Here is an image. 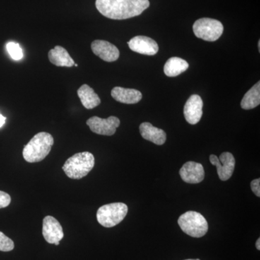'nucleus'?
I'll return each mask as SVG.
<instances>
[{"instance_id":"16","label":"nucleus","mask_w":260,"mask_h":260,"mask_svg":"<svg viewBox=\"0 0 260 260\" xmlns=\"http://www.w3.org/2000/svg\"><path fill=\"white\" fill-rule=\"evenodd\" d=\"M48 56L51 64L57 67L72 68L75 64V61L68 51L61 46H56L54 49H51Z\"/></svg>"},{"instance_id":"13","label":"nucleus","mask_w":260,"mask_h":260,"mask_svg":"<svg viewBox=\"0 0 260 260\" xmlns=\"http://www.w3.org/2000/svg\"><path fill=\"white\" fill-rule=\"evenodd\" d=\"M182 180L189 184H198L205 178V170L201 164L188 161L181 168L179 172Z\"/></svg>"},{"instance_id":"27","label":"nucleus","mask_w":260,"mask_h":260,"mask_svg":"<svg viewBox=\"0 0 260 260\" xmlns=\"http://www.w3.org/2000/svg\"><path fill=\"white\" fill-rule=\"evenodd\" d=\"M74 65H75V67H78V65L77 64H75Z\"/></svg>"},{"instance_id":"12","label":"nucleus","mask_w":260,"mask_h":260,"mask_svg":"<svg viewBox=\"0 0 260 260\" xmlns=\"http://www.w3.org/2000/svg\"><path fill=\"white\" fill-rule=\"evenodd\" d=\"M203 102L198 95H192L188 99L184 107V115L189 124H196L203 116Z\"/></svg>"},{"instance_id":"5","label":"nucleus","mask_w":260,"mask_h":260,"mask_svg":"<svg viewBox=\"0 0 260 260\" xmlns=\"http://www.w3.org/2000/svg\"><path fill=\"white\" fill-rule=\"evenodd\" d=\"M128 213L127 205L122 203H114L103 205L96 214L98 222L106 228H112L120 223Z\"/></svg>"},{"instance_id":"22","label":"nucleus","mask_w":260,"mask_h":260,"mask_svg":"<svg viewBox=\"0 0 260 260\" xmlns=\"http://www.w3.org/2000/svg\"><path fill=\"white\" fill-rule=\"evenodd\" d=\"M11 203L10 194L5 191H0V209L6 208Z\"/></svg>"},{"instance_id":"20","label":"nucleus","mask_w":260,"mask_h":260,"mask_svg":"<svg viewBox=\"0 0 260 260\" xmlns=\"http://www.w3.org/2000/svg\"><path fill=\"white\" fill-rule=\"evenodd\" d=\"M7 50L12 59L14 60H20L23 57V50L19 44L14 42H9L7 44Z\"/></svg>"},{"instance_id":"23","label":"nucleus","mask_w":260,"mask_h":260,"mask_svg":"<svg viewBox=\"0 0 260 260\" xmlns=\"http://www.w3.org/2000/svg\"><path fill=\"white\" fill-rule=\"evenodd\" d=\"M251 190L258 198L260 197V179H254L251 182Z\"/></svg>"},{"instance_id":"15","label":"nucleus","mask_w":260,"mask_h":260,"mask_svg":"<svg viewBox=\"0 0 260 260\" xmlns=\"http://www.w3.org/2000/svg\"><path fill=\"white\" fill-rule=\"evenodd\" d=\"M112 96L116 102L125 104H135L141 101L143 95L139 90L135 89L115 87L112 89Z\"/></svg>"},{"instance_id":"18","label":"nucleus","mask_w":260,"mask_h":260,"mask_svg":"<svg viewBox=\"0 0 260 260\" xmlns=\"http://www.w3.org/2000/svg\"><path fill=\"white\" fill-rule=\"evenodd\" d=\"M189 68L187 61L179 57H171L164 65V73L168 77H177Z\"/></svg>"},{"instance_id":"11","label":"nucleus","mask_w":260,"mask_h":260,"mask_svg":"<svg viewBox=\"0 0 260 260\" xmlns=\"http://www.w3.org/2000/svg\"><path fill=\"white\" fill-rule=\"evenodd\" d=\"M93 54L107 62H113L119 59V51L116 46L104 40H95L92 42Z\"/></svg>"},{"instance_id":"2","label":"nucleus","mask_w":260,"mask_h":260,"mask_svg":"<svg viewBox=\"0 0 260 260\" xmlns=\"http://www.w3.org/2000/svg\"><path fill=\"white\" fill-rule=\"evenodd\" d=\"M54 143V138L49 133L45 132L38 133L24 147V159L28 162L42 161L50 153Z\"/></svg>"},{"instance_id":"24","label":"nucleus","mask_w":260,"mask_h":260,"mask_svg":"<svg viewBox=\"0 0 260 260\" xmlns=\"http://www.w3.org/2000/svg\"><path fill=\"white\" fill-rule=\"evenodd\" d=\"M5 121H6V117H5L4 116H3L0 114V128L4 125L5 124Z\"/></svg>"},{"instance_id":"1","label":"nucleus","mask_w":260,"mask_h":260,"mask_svg":"<svg viewBox=\"0 0 260 260\" xmlns=\"http://www.w3.org/2000/svg\"><path fill=\"white\" fill-rule=\"evenodd\" d=\"M150 6L149 0H96L101 14L112 20H125L141 15Z\"/></svg>"},{"instance_id":"3","label":"nucleus","mask_w":260,"mask_h":260,"mask_svg":"<svg viewBox=\"0 0 260 260\" xmlns=\"http://www.w3.org/2000/svg\"><path fill=\"white\" fill-rule=\"evenodd\" d=\"M95 165V158L90 152L75 154L64 162L62 169L70 179H80L86 177Z\"/></svg>"},{"instance_id":"10","label":"nucleus","mask_w":260,"mask_h":260,"mask_svg":"<svg viewBox=\"0 0 260 260\" xmlns=\"http://www.w3.org/2000/svg\"><path fill=\"white\" fill-rule=\"evenodd\" d=\"M129 49L135 52L144 55L153 56L158 51V45L151 38L138 36L130 39L127 42Z\"/></svg>"},{"instance_id":"21","label":"nucleus","mask_w":260,"mask_h":260,"mask_svg":"<svg viewBox=\"0 0 260 260\" xmlns=\"http://www.w3.org/2000/svg\"><path fill=\"white\" fill-rule=\"evenodd\" d=\"M14 247L13 241L5 236L3 232H0V251H10L13 250Z\"/></svg>"},{"instance_id":"8","label":"nucleus","mask_w":260,"mask_h":260,"mask_svg":"<svg viewBox=\"0 0 260 260\" xmlns=\"http://www.w3.org/2000/svg\"><path fill=\"white\" fill-rule=\"evenodd\" d=\"M210 161L217 167L218 177L221 181H227L232 177L235 169V158L232 153L225 152L220 155H210Z\"/></svg>"},{"instance_id":"17","label":"nucleus","mask_w":260,"mask_h":260,"mask_svg":"<svg viewBox=\"0 0 260 260\" xmlns=\"http://www.w3.org/2000/svg\"><path fill=\"white\" fill-rule=\"evenodd\" d=\"M78 95L85 109H93L100 105V98L95 93L93 89L86 84L81 85L78 89Z\"/></svg>"},{"instance_id":"19","label":"nucleus","mask_w":260,"mask_h":260,"mask_svg":"<svg viewBox=\"0 0 260 260\" xmlns=\"http://www.w3.org/2000/svg\"><path fill=\"white\" fill-rule=\"evenodd\" d=\"M259 104L260 82H258L244 95L241 102V107L243 109L249 110L258 107Z\"/></svg>"},{"instance_id":"14","label":"nucleus","mask_w":260,"mask_h":260,"mask_svg":"<svg viewBox=\"0 0 260 260\" xmlns=\"http://www.w3.org/2000/svg\"><path fill=\"white\" fill-rule=\"evenodd\" d=\"M140 135L145 140L152 142L154 144L162 145L167 141L165 132L152 125L150 123H142L140 126Z\"/></svg>"},{"instance_id":"4","label":"nucleus","mask_w":260,"mask_h":260,"mask_svg":"<svg viewBox=\"0 0 260 260\" xmlns=\"http://www.w3.org/2000/svg\"><path fill=\"white\" fill-rule=\"evenodd\" d=\"M178 224L182 232L191 237H204L208 231V224L202 214L188 211L182 214L178 220Z\"/></svg>"},{"instance_id":"25","label":"nucleus","mask_w":260,"mask_h":260,"mask_svg":"<svg viewBox=\"0 0 260 260\" xmlns=\"http://www.w3.org/2000/svg\"><path fill=\"white\" fill-rule=\"evenodd\" d=\"M256 247L258 250H260V239H258L256 242Z\"/></svg>"},{"instance_id":"6","label":"nucleus","mask_w":260,"mask_h":260,"mask_svg":"<svg viewBox=\"0 0 260 260\" xmlns=\"http://www.w3.org/2000/svg\"><path fill=\"white\" fill-rule=\"evenodd\" d=\"M193 31L199 39L206 42H215L223 34V25L215 19L200 18L193 25Z\"/></svg>"},{"instance_id":"7","label":"nucleus","mask_w":260,"mask_h":260,"mask_svg":"<svg viewBox=\"0 0 260 260\" xmlns=\"http://www.w3.org/2000/svg\"><path fill=\"white\" fill-rule=\"evenodd\" d=\"M90 130L95 134L112 136L115 134L116 129L120 125V120L116 116H109L107 119H102L99 116H93L86 121Z\"/></svg>"},{"instance_id":"26","label":"nucleus","mask_w":260,"mask_h":260,"mask_svg":"<svg viewBox=\"0 0 260 260\" xmlns=\"http://www.w3.org/2000/svg\"><path fill=\"white\" fill-rule=\"evenodd\" d=\"M186 260H200V259H186Z\"/></svg>"},{"instance_id":"9","label":"nucleus","mask_w":260,"mask_h":260,"mask_svg":"<svg viewBox=\"0 0 260 260\" xmlns=\"http://www.w3.org/2000/svg\"><path fill=\"white\" fill-rule=\"evenodd\" d=\"M43 236L49 244L58 246L64 237V232L59 222L54 217L48 215L43 220Z\"/></svg>"}]
</instances>
